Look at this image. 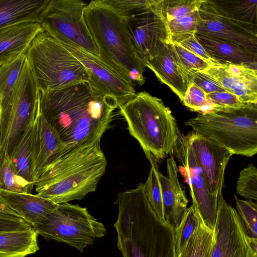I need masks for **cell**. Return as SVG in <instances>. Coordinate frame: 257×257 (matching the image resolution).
Here are the masks:
<instances>
[{
    "label": "cell",
    "instance_id": "obj_1",
    "mask_svg": "<svg viewBox=\"0 0 257 257\" xmlns=\"http://www.w3.org/2000/svg\"><path fill=\"white\" fill-rule=\"evenodd\" d=\"M39 107L63 144V157L85 144L100 142L119 105L114 98L85 81L39 91Z\"/></svg>",
    "mask_w": 257,
    "mask_h": 257
},
{
    "label": "cell",
    "instance_id": "obj_2",
    "mask_svg": "<svg viewBox=\"0 0 257 257\" xmlns=\"http://www.w3.org/2000/svg\"><path fill=\"white\" fill-rule=\"evenodd\" d=\"M118 215L113 225L122 257H177L174 229L151 207L143 183L118 194Z\"/></svg>",
    "mask_w": 257,
    "mask_h": 257
},
{
    "label": "cell",
    "instance_id": "obj_3",
    "mask_svg": "<svg viewBox=\"0 0 257 257\" xmlns=\"http://www.w3.org/2000/svg\"><path fill=\"white\" fill-rule=\"evenodd\" d=\"M106 165L100 142L85 144L45 171L35 183L37 194L57 204L81 200L95 191Z\"/></svg>",
    "mask_w": 257,
    "mask_h": 257
},
{
    "label": "cell",
    "instance_id": "obj_4",
    "mask_svg": "<svg viewBox=\"0 0 257 257\" xmlns=\"http://www.w3.org/2000/svg\"><path fill=\"white\" fill-rule=\"evenodd\" d=\"M83 18L99 58L134 86L144 84L146 65L139 56L121 16L102 0H96L87 4Z\"/></svg>",
    "mask_w": 257,
    "mask_h": 257
},
{
    "label": "cell",
    "instance_id": "obj_5",
    "mask_svg": "<svg viewBox=\"0 0 257 257\" xmlns=\"http://www.w3.org/2000/svg\"><path fill=\"white\" fill-rule=\"evenodd\" d=\"M130 134L151 163L172 155L182 135L169 107L161 99L142 91L119 107Z\"/></svg>",
    "mask_w": 257,
    "mask_h": 257
},
{
    "label": "cell",
    "instance_id": "obj_6",
    "mask_svg": "<svg viewBox=\"0 0 257 257\" xmlns=\"http://www.w3.org/2000/svg\"><path fill=\"white\" fill-rule=\"evenodd\" d=\"M26 58L39 91L44 93L88 81L81 62L45 31L33 39Z\"/></svg>",
    "mask_w": 257,
    "mask_h": 257
},
{
    "label": "cell",
    "instance_id": "obj_7",
    "mask_svg": "<svg viewBox=\"0 0 257 257\" xmlns=\"http://www.w3.org/2000/svg\"><path fill=\"white\" fill-rule=\"evenodd\" d=\"M185 124L233 155L252 157L257 153V104L228 111L199 113Z\"/></svg>",
    "mask_w": 257,
    "mask_h": 257
},
{
    "label": "cell",
    "instance_id": "obj_8",
    "mask_svg": "<svg viewBox=\"0 0 257 257\" xmlns=\"http://www.w3.org/2000/svg\"><path fill=\"white\" fill-rule=\"evenodd\" d=\"M122 18L133 45L146 62L170 43L163 0H103Z\"/></svg>",
    "mask_w": 257,
    "mask_h": 257
},
{
    "label": "cell",
    "instance_id": "obj_9",
    "mask_svg": "<svg viewBox=\"0 0 257 257\" xmlns=\"http://www.w3.org/2000/svg\"><path fill=\"white\" fill-rule=\"evenodd\" d=\"M33 228L46 239L64 242L81 252L107 234L105 226L86 208L68 203L58 204Z\"/></svg>",
    "mask_w": 257,
    "mask_h": 257
},
{
    "label": "cell",
    "instance_id": "obj_10",
    "mask_svg": "<svg viewBox=\"0 0 257 257\" xmlns=\"http://www.w3.org/2000/svg\"><path fill=\"white\" fill-rule=\"evenodd\" d=\"M39 93L26 58L10 99L1 107L0 153L10 156L29 124L35 120Z\"/></svg>",
    "mask_w": 257,
    "mask_h": 257
},
{
    "label": "cell",
    "instance_id": "obj_11",
    "mask_svg": "<svg viewBox=\"0 0 257 257\" xmlns=\"http://www.w3.org/2000/svg\"><path fill=\"white\" fill-rule=\"evenodd\" d=\"M87 4L80 0H49L38 23L44 31L57 40L73 44L98 56L83 18Z\"/></svg>",
    "mask_w": 257,
    "mask_h": 257
},
{
    "label": "cell",
    "instance_id": "obj_12",
    "mask_svg": "<svg viewBox=\"0 0 257 257\" xmlns=\"http://www.w3.org/2000/svg\"><path fill=\"white\" fill-rule=\"evenodd\" d=\"M59 42L85 67L88 81L101 93L116 100L119 107L135 97L136 92L132 83L105 64L98 56L73 44Z\"/></svg>",
    "mask_w": 257,
    "mask_h": 257
},
{
    "label": "cell",
    "instance_id": "obj_13",
    "mask_svg": "<svg viewBox=\"0 0 257 257\" xmlns=\"http://www.w3.org/2000/svg\"><path fill=\"white\" fill-rule=\"evenodd\" d=\"M211 257H257L242 227L237 211L223 196L218 201Z\"/></svg>",
    "mask_w": 257,
    "mask_h": 257
},
{
    "label": "cell",
    "instance_id": "obj_14",
    "mask_svg": "<svg viewBox=\"0 0 257 257\" xmlns=\"http://www.w3.org/2000/svg\"><path fill=\"white\" fill-rule=\"evenodd\" d=\"M174 155L182 164L178 172L189 186L192 202L196 204L204 224L213 230L219 199L209 193L202 169L185 136L179 141Z\"/></svg>",
    "mask_w": 257,
    "mask_h": 257
},
{
    "label": "cell",
    "instance_id": "obj_15",
    "mask_svg": "<svg viewBox=\"0 0 257 257\" xmlns=\"http://www.w3.org/2000/svg\"><path fill=\"white\" fill-rule=\"evenodd\" d=\"M185 137L202 169L209 193L219 199L222 196L226 166L233 154L195 132H191Z\"/></svg>",
    "mask_w": 257,
    "mask_h": 257
},
{
    "label": "cell",
    "instance_id": "obj_16",
    "mask_svg": "<svg viewBox=\"0 0 257 257\" xmlns=\"http://www.w3.org/2000/svg\"><path fill=\"white\" fill-rule=\"evenodd\" d=\"M196 33L234 42L257 52V30L220 13L211 0L199 10Z\"/></svg>",
    "mask_w": 257,
    "mask_h": 257
},
{
    "label": "cell",
    "instance_id": "obj_17",
    "mask_svg": "<svg viewBox=\"0 0 257 257\" xmlns=\"http://www.w3.org/2000/svg\"><path fill=\"white\" fill-rule=\"evenodd\" d=\"M227 92L245 103L257 104V69L245 64L223 62L204 72Z\"/></svg>",
    "mask_w": 257,
    "mask_h": 257
},
{
    "label": "cell",
    "instance_id": "obj_18",
    "mask_svg": "<svg viewBox=\"0 0 257 257\" xmlns=\"http://www.w3.org/2000/svg\"><path fill=\"white\" fill-rule=\"evenodd\" d=\"M146 65L182 101L192 81L172 43L166 44L154 57L146 62Z\"/></svg>",
    "mask_w": 257,
    "mask_h": 257
},
{
    "label": "cell",
    "instance_id": "obj_19",
    "mask_svg": "<svg viewBox=\"0 0 257 257\" xmlns=\"http://www.w3.org/2000/svg\"><path fill=\"white\" fill-rule=\"evenodd\" d=\"M178 167L172 155L167 160V175L159 171L158 176L161 186L163 214L166 222L174 230L182 221L188 200L179 182Z\"/></svg>",
    "mask_w": 257,
    "mask_h": 257
},
{
    "label": "cell",
    "instance_id": "obj_20",
    "mask_svg": "<svg viewBox=\"0 0 257 257\" xmlns=\"http://www.w3.org/2000/svg\"><path fill=\"white\" fill-rule=\"evenodd\" d=\"M64 149L62 141L40 111L38 103L34 140L35 182L50 165L62 157Z\"/></svg>",
    "mask_w": 257,
    "mask_h": 257
},
{
    "label": "cell",
    "instance_id": "obj_21",
    "mask_svg": "<svg viewBox=\"0 0 257 257\" xmlns=\"http://www.w3.org/2000/svg\"><path fill=\"white\" fill-rule=\"evenodd\" d=\"M43 31L38 22L19 23L0 29V66L26 54L36 36Z\"/></svg>",
    "mask_w": 257,
    "mask_h": 257
},
{
    "label": "cell",
    "instance_id": "obj_22",
    "mask_svg": "<svg viewBox=\"0 0 257 257\" xmlns=\"http://www.w3.org/2000/svg\"><path fill=\"white\" fill-rule=\"evenodd\" d=\"M195 35L207 53L217 61L245 64L256 69V52L230 41L198 33Z\"/></svg>",
    "mask_w": 257,
    "mask_h": 257
},
{
    "label": "cell",
    "instance_id": "obj_23",
    "mask_svg": "<svg viewBox=\"0 0 257 257\" xmlns=\"http://www.w3.org/2000/svg\"><path fill=\"white\" fill-rule=\"evenodd\" d=\"M3 200L33 227L58 204L32 193H22L0 189Z\"/></svg>",
    "mask_w": 257,
    "mask_h": 257
},
{
    "label": "cell",
    "instance_id": "obj_24",
    "mask_svg": "<svg viewBox=\"0 0 257 257\" xmlns=\"http://www.w3.org/2000/svg\"><path fill=\"white\" fill-rule=\"evenodd\" d=\"M49 0H0V29L25 22H38Z\"/></svg>",
    "mask_w": 257,
    "mask_h": 257
},
{
    "label": "cell",
    "instance_id": "obj_25",
    "mask_svg": "<svg viewBox=\"0 0 257 257\" xmlns=\"http://www.w3.org/2000/svg\"><path fill=\"white\" fill-rule=\"evenodd\" d=\"M38 233L30 228L0 232V257H25L39 249Z\"/></svg>",
    "mask_w": 257,
    "mask_h": 257
},
{
    "label": "cell",
    "instance_id": "obj_26",
    "mask_svg": "<svg viewBox=\"0 0 257 257\" xmlns=\"http://www.w3.org/2000/svg\"><path fill=\"white\" fill-rule=\"evenodd\" d=\"M35 120L29 124L10 155L17 174L35 184L34 175V140Z\"/></svg>",
    "mask_w": 257,
    "mask_h": 257
},
{
    "label": "cell",
    "instance_id": "obj_27",
    "mask_svg": "<svg viewBox=\"0 0 257 257\" xmlns=\"http://www.w3.org/2000/svg\"><path fill=\"white\" fill-rule=\"evenodd\" d=\"M222 14L257 30L256 0H211Z\"/></svg>",
    "mask_w": 257,
    "mask_h": 257
},
{
    "label": "cell",
    "instance_id": "obj_28",
    "mask_svg": "<svg viewBox=\"0 0 257 257\" xmlns=\"http://www.w3.org/2000/svg\"><path fill=\"white\" fill-rule=\"evenodd\" d=\"M213 231L202 221L177 257H211Z\"/></svg>",
    "mask_w": 257,
    "mask_h": 257
},
{
    "label": "cell",
    "instance_id": "obj_29",
    "mask_svg": "<svg viewBox=\"0 0 257 257\" xmlns=\"http://www.w3.org/2000/svg\"><path fill=\"white\" fill-rule=\"evenodd\" d=\"M26 54L20 55L0 66V105L10 99L26 59Z\"/></svg>",
    "mask_w": 257,
    "mask_h": 257
},
{
    "label": "cell",
    "instance_id": "obj_30",
    "mask_svg": "<svg viewBox=\"0 0 257 257\" xmlns=\"http://www.w3.org/2000/svg\"><path fill=\"white\" fill-rule=\"evenodd\" d=\"M236 206L244 233L253 249L257 252V205L251 200H243L234 195Z\"/></svg>",
    "mask_w": 257,
    "mask_h": 257
},
{
    "label": "cell",
    "instance_id": "obj_31",
    "mask_svg": "<svg viewBox=\"0 0 257 257\" xmlns=\"http://www.w3.org/2000/svg\"><path fill=\"white\" fill-rule=\"evenodd\" d=\"M0 179L3 189L8 191L31 194L35 186L17 174L6 153L4 154L0 169Z\"/></svg>",
    "mask_w": 257,
    "mask_h": 257
},
{
    "label": "cell",
    "instance_id": "obj_32",
    "mask_svg": "<svg viewBox=\"0 0 257 257\" xmlns=\"http://www.w3.org/2000/svg\"><path fill=\"white\" fill-rule=\"evenodd\" d=\"M203 221L196 204L192 202L179 226L174 230L177 257L184 248L191 235Z\"/></svg>",
    "mask_w": 257,
    "mask_h": 257
},
{
    "label": "cell",
    "instance_id": "obj_33",
    "mask_svg": "<svg viewBox=\"0 0 257 257\" xmlns=\"http://www.w3.org/2000/svg\"><path fill=\"white\" fill-rule=\"evenodd\" d=\"M199 18V10L167 22L170 43L178 44L195 34Z\"/></svg>",
    "mask_w": 257,
    "mask_h": 257
},
{
    "label": "cell",
    "instance_id": "obj_34",
    "mask_svg": "<svg viewBox=\"0 0 257 257\" xmlns=\"http://www.w3.org/2000/svg\"><path fill=\"white\" fill-rule=\"evenodd\" d=\"M151 168L146 182L143 184L147 199L156 215L166 222L163 214L161 186L158 176L157 164L151 163Z\"/></svg>",
    "mask_w": 257,
    "mask_h": 257
},
{
    "label": "cell",
    "instance_id": "obj_35",
    "mask_svg": "<svg viewBox=\"0 0 257 257\" xmlns=\"http://www.w3.org/2000/svg\"><path fill=\"white\" fill-rule=\"evenodd\" d=\"M206 95L201 88L192 82L188 86L182 102L191 110L201 114L214 111L216 107L207 98Z\"/></svg>",
    "mask_w": 257,
    "mask_h": 257
},
{
    "label": "cell",
    "instance_id": "obj_36",
    "mask_svg": "<svg viewBox=\"0 0 257 257\" xmlns=\"http://www.w3.org/2000/svg\"><path fill=\"white\" fill-rule=\"evenodd\" d=\"M236 192L247 200L257 199V169L251 164L240 171Z\"/></svg>",
    "mask_w": 257,
    "mask_h": 257
},
{
    "label": "cell",
    "instance_id": "obj_37",
    "mask_svg": "<svg viewBox=\"0 0 257 257\" xmlns=\"http://www.w3.org/2000/svg\"><path fill=\"white\" fill-rule=\"evenodd\" d=\"M205 0H163L167 22L199 10Z\"/></svg>",
    "mask_w": 257,
    "mask_h": 257
},
{
    "label": "cell",
    "instance_id": "obj_38",
    "mask_svg": "<svg viewBox=\"0 0 257 257\" xmlns=\"http://www.w3.org/2000/svg\"><path fill=\"white\" fill-rule=\"evenodd\" d=\"M206 97L215 106L214 111L240 109L253 104L242 102L235 95L227 91L207 94Z\"/></svg>",
    "mask_w": 257,
    "mask_h": 257
},
{
    "label": "cell",
    "instance_id": "obj_39",
    "mask_svg": "<svg viewBox=\"0 0 257 257\" xmlns=\"http://www.w3.org/2000/svg\"><path fill=\"white\" fill-rule=\"evenodd\" d=\"M173 44L182 63L187 69L204 72L212 66L180 45Z\"/></svg>",
    "mask_w": 257,
    "mask_h": 257
},
{
    "label": "cell",
    "instance_id": "obj_40",
    "mask_svg": "<svg viewBox=\"0 0 257 257\" xmlns=\"http://www.w3.org/2000/svg\"><path fill=\"white\" fill-rule=\"evenodd\" d=\"M187 73L192 83H194L207 94L221 91H226L218 83L204 73L187 69Z\"/></svg>",
    "mask_w": 257,
    "mask_h": 257
},
{
    "label": "cell",
    "instance_id": "obj_41",
    "mask_svg": "<svg viewBox=\"0 0 257 257\" xmlns=\"http://www.w3.org/2000/svg\"><path fill=\"white\" fill-rule=\"evenodd\" d=\"M177 44L197 55L212 66H217L221 64L220 62L212 58L205 50L195 37L192 35Z\"/></svg>",
    "mask_w": 257,
    "mask_h": 257
},
{
    "label": "cell",
    "instance_id": "obj_42",
    "mask_svg": "<svg viewBox=\"0 0 257 257\" xmlns=\"http://www.w3.org/2000/svg\"><path fill=\"white\" fill-rule=\"evenodd\" d=\"M31 227L22 218L0 212V232L23 230Z\"/></svg>",
    "mask_w": 257,
    "mask_h": 257
},
{
    "label": "cell",
    "instance_id": "obj_43",
    "mask_svg": "<svg viewBox=\"0 0 257 257\" xmlns=\"http://www.w3.org/2000/svg\"><path fill=\"white\" fill-rule=\"evenodd\" d=\"M0 212L14 215L22 218L20 215L12 209L2 199L0 195Z\"/></svg>",
    "mask_w": 257,
    "mask_h": 257
},
{
    "label": "cell",
    "instance_id": "obj_44",
    "mask_svg": "<svg viewBox=\"0 0 257 257\" xmlns=\"http://www.w3.org/2000/svg\"><path fill=\"white\" fill-rule=\"evenodd\" d=\"M3 158H4V154L0 153V169H1V167L2 165V162H3ZM0 189H3V188L2 183H1V179H0Z\"/></svg>",
    "mask_w": 257,
    "mask_h": 257
},
{
    "label": "cell",
    "instance_id": "obj_45",
    "mask_svg": "<svg viewBox=\"0 0 257 257\" xmlns=\"http://www.w3.org/2000/svg\"><path fill=\"white\" fill-rule=\"evenodd\" d=\"M0 113H1V105H0Z\"/></svg>",
    "mask_w": 257,
    "mask_h": 257
}]
</instances>
